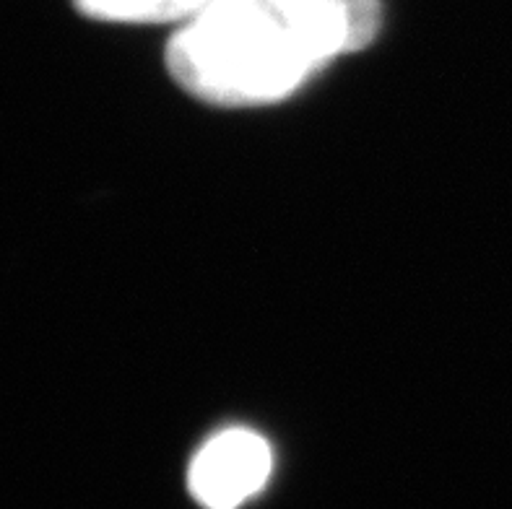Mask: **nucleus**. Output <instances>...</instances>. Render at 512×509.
Listing matches in <instances>:
<instances>
[{
    "label": "nucleus",
    "mask_w": 512,
    "mask_h": 509,
    "mask_svg": "<svg viewBox=\"0 0 512 509\" xmlns=\"http://www.w3.org/2000/svg\"><path fill=\"white\" fill-rule=\"evenodd\" d=\"M271 447L250 429H227L208 439L190 465L193 497L208 509H234L255 497L271 476Z\"/></svg>",
    "instance_id": "obj_2"
},
{
    "label": "nucleus",
    "mask_w": 512,
    "mask_h": 509,
    "mask_svg": "<svg viewBox=\"0 0 512 509\" xmlns=\"http://www.w3.org/2000/svg\"><path fill=\"white\" fill-rule=\"evenodd\" d=\"M349 39L325 0H206L167 47L169 73L193 97L253 107L289 97Z\"/></svg>",
    "instance_id": "obj_1"
},
{
    "label": "nucleus",
    "mask_w": 512,
    "mask_h": 509,
    "mask_svg": "<svg viewBox=\"0 0 512 509\" xmlns=\"http://www.w3.org/2000/svg\"><path fill=\"white\" fill-rule=\"evenodd\" d=\"M89 19L117 24H164L188 21L206 0H73Z\"/></svg>",
    "instance_id": "obj_3"
}]
</instances>
